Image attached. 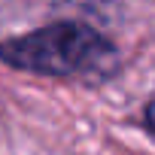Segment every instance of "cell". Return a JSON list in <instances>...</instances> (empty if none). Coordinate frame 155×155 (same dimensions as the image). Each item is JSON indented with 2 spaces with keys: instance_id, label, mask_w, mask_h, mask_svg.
Segmentation results:
<instances>
[{
  "instance_id": "1",
  "label": "cell",
  "mask_w": 155,
  "mask_h": 155,
  "mask_svg": "<svg viewBox=\"0 0 155 155\" xmlns=\"http://www.w3.org/2000/svg\"><path fill=\"white\" fill-rule=\"evenodd\" d=\"M0 61L43 76H79L88 82H101L116 73L119 52L104 34L88 25L55 21L31 34L3 40Z\"/></svg>"
},
{
  "instance_id": "2",
  "label": "cell",
  "mask_w": 155,
  "mask_h": 155,
  "mask_svg": "<svg viewBox=\"0 0 155 155\" xmlns=\"http://www.w3.org/2000/svg\"><path fill=\"white\" fill-rule=\"evenodd\" d=\"M143 119H146V128H149V134L155 137V91H152V97L146 101V110H143Z\"/></svg>"
}]
</instances>
